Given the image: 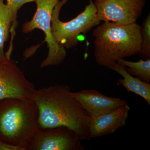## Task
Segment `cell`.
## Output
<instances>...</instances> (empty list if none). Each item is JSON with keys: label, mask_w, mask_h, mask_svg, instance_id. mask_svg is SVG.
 I'll return each instance as SVG.
<instances>
[{"label": "cell", "mask_w": 150, "mask_h": 150, "mask_svg": "<svg viewBox=\"0 0 150 150\" xmlns=\"http://www.w3.org/2000/svg\"><path fill=\"white\" fill-rule=\"evenodd\" d=\"M71 92L65 84L35 90L33 100L38 108L39 126L43 129L67 126L82 140L90 141V117Z\"/></svg>", "instance_id": "obj_1"}, {"label": "cell", "mask_w": 150, "mask_h": 150, "mask_svg": "<svg viewBox=\"0 0 150 150\" xmlns=\"http://www.w3.org/2000/svg\"><path fill=\"white\" fill-rule=\"evenodd\" d=\"M94 57L99 66L108 68L119 59L139 54L142 37L137 22L119 24L104 21L93 31Z\"/></svg>", "instance_id": "obj_2"}, {"label": "cell", "mask_w": 150, "mask_h": 150, "mask_svg": "<svg viewBox=\"0 0 150 150\" xmlns=\"http://www.w3.org/2000/svg\"><path fill=\"white\" fill-rule=\"evenodd\" d=\"M33 99L10 98L0 100V142L25 148L41 128Z\"/></svg>", "instance_id": "obj_3"}, {"label": "cell", "mask_w": 150, "mask_h": 150, "mask_svg": "<svg viewBox=\"0 0 150 150\" xmlns=\"http://www.w3.org/2000/svg\"><path fill=\"white\" fill-rule=\"evenodd\" d=\"M68 0H59L51 14V31L57 43L66 49L75 47L79 43V35L86 34L100 22L97 16L96 9L92 0L82 12L68 22L61 21L59 14L62 7Z\"/></svg>", "instance_id": "obj_4"}, {"label": "cell", "mask_w": 150, "mask_h": 150, "mask_svg": "<svg viewBox=\"0 0 150 150\" xmlns=\"http://www.w3.org/2000/svg\"><path fill=\"white\" fill-rule=\"evenodd\" d=\"M59 0H36L35 14L30 21L25 23L22 31L25 34L35 29L43 30L45 33V41L48 48V55L40 64L41 68L61 64L67 56L66 49L57 43L51 31V14Z\"/></svg>", "instance_id": "obj_5"}, {"label": "cell", "mask_w": 150, "mask_h": 150, "mask_svg": "<svg viewBox=\"0 0 150 150\" xmlns=\"http://www.w3.org/2000/svg\"><path fill=\"white\" fill-rule=\"evenodd\" d=\"M35 90L14 60H0V100L10 98L33 99Z\"/></svg>", "instance_id": "obj_6"}, {"label": "cell", "mask_w": 150, "mask_h": 150, "mask_svg": "<svg viewBox=\"0 0 150 150\" xmlns=\"http://www.w3.org/2000/svg\"><path fill=\"white\" fill-rule=\"evenodd\" d=\"M83 140L67 126L40 129L27 150H83Z\"/></svg>", "instance_id": "obj_7"}, {"label": "cell", "mask_w": 150, "mask_h": 150, "mask_svg": "<svg viewBox=\"0 0 150 150\" xmlns=\"http://www.w3.org/2000/svg\"><path fill=\"white\" fill-rule=\"evenodd\" d=\"M93 3L100 21L119 24L136 22L146 5L145 0H95Z\"/></svg>", "instance_id": "obj_8"}, {"label": "cell", "mask_w": 150, "mask_h": 150, "mask_svg": "<svg viewBox=\"0 0 150 150\" xmlns=\"http://www.w3.org/2000/svg\"><path fill=\"white\" fill-rule=\"evenodd\" d=\"M90 117L107 113L127 104L124 100L106 96L96 90L71 92Z\"/></svg>", "instance_id": "obj_9"}, {"label": "cell", "mask_w": 150, "mask_h": 150, "mask_svg": "<svg viewBox=\"0 0 150 150\" xmlns=\"http://www.w3.org/2000/svg\"><path fill=\"white\" fill-rule=\"evenodd\" d=\"M130 107L128 104L107 113L90 117V136L96 138L112 134L126 125Z\"/></svg>", "instance_id": "obj_10"}, {"label": "cell", "mask_w": 150, "mask_h": 150, "mask_svg": "<svg viewBox=\"0 0 150 150\" xmlns=\"http://www.w3.org/2000/svg\"><path fill=\"white\" fill-rule=\"evenodd\" d=\"M121 75L123 79H119L118 84L126 89L128 93L132 92L143 98L150 105V84L143 81L139 78H135L126 71L125 67L114 63L107 68Z\"/></svg>", "instance_id": "obj_11"}, {"label": "cell", "mask_w": 150, "mask_h": 150, "mask_svg": "<svg viewBox=\"0 0 150 150\" xmlns=\"http://www.w3.org/2000/svg\"><path fill=\"white\" fill-rule=\"evenodd\" d=\"M12 19L8 6L4 0H0V60L6 59L4 47L8 41L11 26Z\"/></svg>", "instance_id": "obj_12"}, {"label": "cell", "mask_w": 150, "mask_h": 150, "mask_svg": "<svg viewBox=\"0 0 150 150\" xmlns=\"http://www.w3.org/2000/svg\"><path fill=\"white\" fill-rule=\"evenodd\" d=\"M116 63L125 67L126 71L131 76H136L143 81L150 83V59H140L137 62H131L119 59Z\"/></svg>", "instance_id": "obj_13"}, {"label": "cell", "mask_w": 150, "mask_h": 150, "mask_svg": "<svg viewBox=\"0 0 150 150\" xmlns=\"http://www.w3.org/2000/svg\"><path fill=\"white\" fill-rule=\"evenodd\" d=\"M35 1L36 0H6V5L9 9L12 19L11 26L10 31L11 34V41L8 50L5 53L7 58L9 59L11 58L13 49V41L16 33V28L18 25L17 20L18 12L23 5L27 3Z\"/></svg>", "instance_id": "obj_14"}, {"label": "cell", "mask_w": 150, "mask_h": 150, "mask_svg": "<svg viewBox=\"0 0 150 150\" xmlns=\"http://www.w3.org/2000/svg\"><path fill=\"white\" fill-rule=\"evenodd\" d=\"M142 42L139 53L143 60L150 59V14H148L141 26Z\"/></svg>", "instance_id": "obj_15"}, {"label": "cell", "mask_w": 150, "mask_h": 150, "mask_svg": "<svg viewBox=\"0 0 150 150\" xmlns=\"http://www.w3.org/2000/svg\"><path fill=\"white\" fill-rule=\"evenodd\" d=\"M0 150H26L25 148L0 142Z\"/></svg>", "instance_id": "obj_16"}]
</instances>
